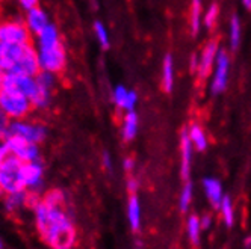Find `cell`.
<instances>
[{
    "instance_id": "obj_34",
    "label": "cell",
    "mask_w": 251,
    "mask_h": 249,
    "mask_svg": "<svg viewBox=\"0 0 251 249\" xmlns=\"http://www.w3.org/2000/svg\"><path fill=\"white\" fill-rule=\"evenodd\" d=\"M38 2H40V0H19L20 6H22L25 11H30V9H33V8H37V6H38Z\"/></svg>"
},
{
    "instance_id": "obj_1",
    "label": "cell",
    "mask_w": 251,
    "mask_h": 249,
    "mask_svg": "<svg viewBox=\"0 0 251 249\" xmlns=\"http://www.w3.org/2000/svg\"><path fill=\"white\" fill-rule=\"evenodd\" d=\"M0 189L6 195L26 189L23 179V162L12 154L0 162Z\"/></svg>"
},
{
    "instance_id": "obj_28",
    "label": "cell",
    "mask_w": 251,
    "mask_h": 249,
    "mask_svg": "<svg viewBox=\"0 0 251 249\" xmlns=\"http://www.w3.org/2000/svg\"><path fill=\"white\" fill-rule=\"evenodd\" d=\"M94 32H96V37H97V41L100 43V45L103 48L109 47V35H107V30H106V27L103 26L101 22L94 23Z\"/></svg>"
},
{
    "instance_id": "obj_36",
    "label": "cell",
    "mask_w": 251,
    "mask_h": 249,
    "mask_svg": "<svg viewBox=\"0 0 251 249\" xmlns=\"http://www.w3.org/2000/svg\"><path fill=\"white\" fill-rule=\"evenodd\" d=\"M127 190L130 193H135L138 190V180L133 179V177H130V179L127 180Z\"/></svg>"
},
{
    "instance_id": "obj_2",
    "label": "cell",
    "mask_w": 251,
    "mask_h": 249,
    "mask_svg": "<svg viewBox=\"0 0 251 249\" xmlns=\"http://www.w3.org/2000/svg\"><path fill=\"white\" fill-rule=\"evenodd\" d=\"M0 111L8 119H25L33 111V106L26 95L0 91Z\"/></svg>"
},
{
    "instance_id": "obj_25",
    "label": "cell",
    "mask_w": 251,
    "mask_h": 249,
    "mask_svg": "<svg viewBox=\"0 0 251 249\" xmlns=\"http://www.w3.org/2000/svg\"><path fill=\"white\" fill-rule=\"evenodd\" d=\"M25 197H26V189L20 190V192H14V193H8L6 195V208L9 211H15L19 207L25 205Z\"/></svg>"
},
{
    "instance_id": "obj_3",
    "label": "cell",
    "mask_w": 251,
    "mask_h": 249,
    "mask_svg": "<svg viewBox=\"0 0 251 249\" xmlns=\"http://www.w3.org/2000/svg\"><path fill=\"white\" fill-rule=\"evenodd\" d=\"M76 237H77L76 226L73 225L71 219H65L50 228L44 242L51 249H73L76 243Z\"/></svg>"
},
{
    "instance_id": "obj_21",
    "label": "cell",
    "mask_w": 251,
    "mask_h": 249,
    "mask_svg": "<svg viewBox=\"0 0 251 249\" xmlns=\"http://www.w3.org/2000/svg\"><path fill=\"white\" fill-rule=\"evenodd\" d=\"M201 0H192L191 2V14H189V29L192 37H195L201 26Z\"/></svg>"
},
{
    "instance_id": "obj_35",
    "label": "cell",
    "mask_w": 251,
    "mask_h": 249,
    "mask_svg": "<svg viewBox=\"0 0 251 249\" xmlns=\"http://www.w3.org/2000/svg\"><path fill=\"white\" fill-rule=\"evenodd\" d=\"M199 61H200L199 56L194 53V55L191 56V59H189V71H191V73H195V71L199 69Z\"/></svg>"
},
{
    "instance_id": "obj_13",
    "label": "cell",
    "mask_w": 251,
    "mask_h": 249,
    "mask_svg": "<svg viewBox=\"0 0 251 249\" xmlns=\"http://www.w3.org/2000/svg\"><path fill=\"white\" fill-rule=\"evenodd\" d=\"M217 53H218V43L217 41H210L201 51V56L199 61V79L204 80L212 71L213 61L217 59Z\"/></svg>"
},
{
    "instance_id": "obj_33",
    "label": "cell",
    "mask_w": 251,
    "mask_h": 249,
    "mask_svg": "<svg viewBox=\"0 0 251 249\" xmlns=\"http://www.w3.org/2000/svg\"><path fill=\"white\" fill-rule=\"evenodd\" d=\"M136 100H138L136 92H135V91H129L127 98H126V103H124V108H123V109H126L127 112H129V111H133L135 104H136Z\"/></svg>"
},
{
    "instance_id": "obj_31",
    "label": "cell",
    "mask_w": 251,
    "mask_h": 249,
    "mask_svg": "<svg viewBox=\"0 0 251 249\" xmlns=\"http://www.w3.org/2000/svg\"><path fill=\"white\" fill-rule=\"evenodd\" d=\"M218 12H220V9H218V5L217 3L210 5L209 11L204 15V24H206L207 29H212L215 26V23H217V20H218Z\"/></svg>"
},
{
    "instance_id": "obj_22",
    "label": "cell",
    "mask_w": 251,
    "mask_h": 249,
    "mask_svg": "<svg viewBox=\"0 0 251 249\" xmlns=\"http://www.w3.org/2000/svg\"><path fill=\"white\" fill-rule=\"evenodd\" d=\"M174 86V65L173 56L167 55L164 59V69H162V88L165 92H171Z\"/></svg>"
},
{
    "instance_id": "obj_27",
    "label": "cell",
    "mask_w": 251,
    "mask_h": 249,
    "mask_svg": "<svg viewBox=\"0 0 251 249\" xmlns=\"http://www.w3.org/2000/svg\"><path fill=\"white\" fill-rule=\"evenodd\" d=\"M221 213H223V221L227 226H231L233 225V219H235V216H233V205H231V200L230 197H223L221 200Z\"/></svg>"
},
{
    "instance_id": "obj_26",
    "label": "cell",
    "mask_w": 251,
    "mask_h": 249,
    "mask_svg": "<svg viewBox=\"0 0 251 249\" xmlns=\"http://www.w3.org/2000/svg\"><path fill=\"white\" fill-rule=\"evenodd\" d=\"M200 229H201L200 219L197 216H189V219H188V236H189V240L194 246H197L200 242V237H199Z\"/></svg>"
},
{
    "instance_id": "obj_24",
    "label": "cell",
    "mask_w": 251,
    "mask_h": 249,
    "mask_svg": "<svg viewBox=\"0 0 251 249\" xmlns=\"http://www.w3.org/2000/svg\"><path fill=\"white\" fill-rule=\"evenodd\" d=\"M239 41H241V24L238 15H233V19L230 22V47L233 51L238 50Z\"/></svg>"
},
{
    "instance_id": "obj_20",
    "label": "cell",
    "mask_w": 251,
    "mask_h": 249,
    "mask_svg": "<svg viewBox=\"0 0 251 249\" xmlns=\"http://www.w3.org/2000/svg\"><path fill=\"white\" fill-rule=\"evenodd\" d=\"M50 100H51V90L44 88V86H40V85L37 88V91H35L33 95L30 97V103L33 106V109H46V108H49Z\"/></svg>"
},
{
    "instance_id": "obj_11",
    "label": "cell",
    "mask_w": 251,
    "mask_h": 249,
    "mask_svg": "<svg viewBox=\"0 0 251 249\" xmlns=\"http://www.w3.org/2000/svg\"><path fill=\"white\" fill-rule=\"evenodd\" d=\"M43 174L44 168L38 160L23 163V179L27 190H38L43 184Z\"/></svg>"
},
{
    "instance_id": "obj_38",
    "label": "cell",
    "mask_w": 251,
    "mask_h": 249,
    "mask_svg": "<svg viewBox=\"0 0 251 249\" xmlns=\"http://www.w3.org/2000/svg\"><path fill=\"white\" fill-rule=\"evenodd\" d=\"M133 166H135V160H133L132 157L124 158V169H126V171L130 172V171L133 169Z\"/></svg>"
},
{
    "instance_id": "obj_29",
    "label": "cell",
    "mask_w": 251,
    "mask_h": 249,
    "mask_svg": "<svg viewBox=\"0 0 251 249\" xmlns=\"http://www.w3.org/2000/svg\"><path fill=\"white\" fill-rule=\"evenodd\" d=\"M35 79H37V83L40 86H44V88H49V90H51L53 88V83H55V74L53 73H49V71H44L41 69L40 73L35 76Z\"/></svg>"
},
{
    "instance_id": "obj_12",
    "label": "cell",
    "mask_w": 251,
    "mask_h": 249,
    "mask_svg": "<svg viewBox=\"0 0 251 249\" xmlns=\"http://www.w3.org/2000/svg\"><path fill=\"white\" fill-rule=\"evenodd\" d=\"M25 45L0 43V69H3L5 73H8V71L17 64V61L20 59Z\"/></svg>"
},
{
    "instance_id": "obj_40",
    "label": "cell",
    "mask_w": 251,
    "mask_h": 249,
    "mask_svg": "<svg viewBox=\"0 0 251 249\" xmlns=\"http://www.w3.org/2000/svg\"><path fill=\"white\" fill-rule=\"evenodd\" d=\"M242 3H244V6H245L247 9L251 11V0H242Z\"/></svg>"
},
{
    "instance_id": "obj_17",
    "label": "cell",
    "mask_w": 251,
    "mask_h": 249,
    "mask_svg": "<svg viewBox=\"0 0 251 249\" xmlns=\"http://www.w3.org/2000/svg\"><path fill=\"white\" fill-rule=\"evenodd\" d=\"M37 37H38V47H51L61 43V37H59L56 26H53L50 23L37 35Z\"/></svg>"
},
{
    "instance_id": "obj_32",
    "label": "cell",
    "mask_w": 251,
    "mask_h": 249,
    "mask_svg": "<svg viewBox=\"0 0 251 249\" xmlns=\"http://www.w3.org/2000/svg\"><path fill=\"white\" fill-rule=\"evenodd\" d=\"M127 94L129 91L126 90L124 86H117L115 91H114V103L118 106V108H124V103H126V98H127Z\"/></svg>"
},
{
    "instance_id": "obj_19",
    "label": "cell",
    "mask_w": 251,
    "mask_h": 249,
    "mask_svg": "<svg viewBox=\"0 0 251 249\" xmlns=\"http://www.w3.org/2000/svg\"><path fill=\"white\" fill-rule=\"evenodd\" d=\"M138 132V115L133 111H129L124 116V122H123V139L126 142L132 140L136 136Z\"/></svg>"
},
{
    "instance_id": "obj_8",
    "label": "cell",
    "mask_w": 251,
    "mask_h": 249,
    "mask_svg": "<svg viewBox=\"0 0 251 249\" xmlns=\"http://www.w3.org/2000/svg\"><path fill=\"white\" fill-rule=\"evenodd\" d=\"M5 144L12 156H15L19 160H22L23 163L26 162H33L38 160L40 157V148L38 144H32V142L26 140L25 137L9 135L5 139Z\"/></svg>"
},
{
    "instance_id": "obj_41",
    "label": "cell",
    "mask_w": 251,
    "mask_h": 249,
    "mask_svg": "<svg viewBox=\"0 0 251 249\" xmlns=\"http://www.w3.org/2000/svg\"><path fill=\"white\" fill-rule=\"evenodd\" d=\"M245 246H251V236H250V237H247V240H245Z\"/></svg>"
},
{
    "instance_id": "obj_6",
    "label": "cell",
    "mask_w": 251,
    "mask_h": 249,
    "mask_svg": "<svg viewBox=\"0 0 251 249\" xmlns=\"http://www.w3.org/2000/svg\"><path fill=\"white\" fill-rule=\"evenodd\" d=\"M40 71H41V65H40V59H38V50L35 48L33 43H29L25 45L20 59L17 61V64L8 71V73L35 77Z\"/></svg>"
},
{
    "instance_id": "obj_23",
    "label": "cell",
    "mask_w": 251,
    "mask_h": 249,
    "mask_svg": "<svg viewBox=\"0 0 251 249\" xmlns=\"http://www.w3.org/2000/svg\"><path fill=\"white\" fill-rule=\"evenodd\" d=\"M189 137H191V142L195 145V148L199 151H204L206 147H207V139H206V135L203 132V129L200 126H191L189 129Z\"/></svg>"
},
{
    "instance_id": "obj_5",
    "label": "cell",
    "mask_w": 251,
    "mask_h": 249,
    "mask_svg": "<svg viewBox=\"0 0 251 249\" xmlns=\"http://www.w3.org/2000/svg\"><path fill=\"white\" fill-rule=\"evenodd\" d=\"M38 59L41 69L53 74L62 73L67 65V53L62 41L51 47H38Z\"/></svg>"
},
{
    "instance_id": "obj_7",
    "label": "cell",
    "mask_w": 251,
    "mask_h": 249,
    "mask_svg": "<svg viewBox=\"0 0 251 249\" xmlns=\"http://www.w3.org/2000/svg\"><path fill=\"white\" fill-rule=\"evenodd\" d=\"M46 127L37 122H27L23 119H14L8 124V136H20L32 144H40L46 139Z\"/></svg>"
},
{
    "instance_id": "obj_10",
    "label": "cell",
    "mask_w": 251,
    "mask_h": 249,
    "mask_svg": "<svg viewBox=\"0 0 251 249\" xmlns=\"http://www.w3.org/2000/svg\"><path fill=\"white\" fill-rule=\"evenodd\" d=\"M217 73H215V77H213V82H212V86H210V91L212 94L218 95L221 94L226 86H227V79H228V55L224 51V50H220L217 53Z\"/></svg>"
},
{
    "instance_id": "obj_42",
    "label": "cell",
    "mask_w": 251,
    "mask_h": 249,
    "mask_svg": "<svg viewBox=\"0 0 251 249\" xmlns=\"http://www.w3.org/2000/svg\"><path fill=\"white\" fill-rule=\"evenodd\" d=\"M3 248V242H2V239H0V249Z\"/></svg>"
},
{
    "instance_id": "obj_18",
    "label": "cell",
    "mask_w": 251,
    "mask_h": 249,
    "mask_svg": "<svg viewBox=\"0 0 251 249\" xmlns=\"http://www.w3.org/2000/svg\"><path fill=\"white\" fill-rule=\"evenodd\" d=\"M127 218H129V224L132 229L138 231L141 226V207H139V201L135 193H130L129 205H127Z\"/></svg>"
},
{
    "instance_id": "obj_37",
    "label": "cell",
    "mask_w": 251,
    "mask_h": 249,
    "mask_svg": "<svg viewBox=\"0 0 251 249\" xmlns=\"http://www.w3.org/2000/svg\"><path fill=\"white\" fill-rule=\"evenodd\" d=\"M103 165H104V168L106 169H112V160H111V156H109V153H103Z\"/></svg>"
},
{
    "instance_id": "obj_15",
    "label": "cell",
    "mask_w": 251,
    "mask_h": 249,
    "mask_svg": "<svg viewBox=\"0 0 251 249\" xmlns=\"http://www.w3.org/2000/svg\"><path fill=\"white\" fill-rule=\"evenodd\" d=\"M180 148H182V179L188 180L191 171V156H192V142L189 137V132L186 129L182 130L180 135Z\"/></svg>"
},
{
    "instance_id": "obj_43",
    "label": "cell",
    "mask_w": 251,
    "mask_h": 249,
    "mask_svg": "<svg viewBox=\"0 0 251 249\" xmlns=\"http://www.w3.org/2000/svg\"><path fill=\"white\" fill-rule=\"evenodd\" d=\"M0 192H2V189H0Z\"/></svg>"
},
{
    "instance_id": "obj_4",
    "label": "cell",
    "mask_w": 251,
    "mask_h": 249,
    "mask_svg": "<svg viewBox=\"0 0 251 249\" xmlns=\"http://www.w3.org/2000/svg\"><path fill=\"white\" fill-rule=\"evenodd\" d=\"M0 43L8 44H29L32 43V33L25 20L9 19L0 22Z\"/></svg>"
},
{
    "instance_id": "obj_16",
    "label": "cell",
    "mask_w": 251,
    "mask_h": 249,
    "mask_svg": "<svg viewBox=\"0 0 251 249\" xmlns=\"http://www.w3.org/2000/svg\"><path fill=\"white\" fill-rule=\"evenodd\" d=\"M203 186H204V190H206V195L210 201V204L218 208L221 205V200H223V187H221V183L215 179H206L203 181Z\"/></svg>"
},
{
    "instance_id": "obj_39",
    "label": "cell",
    "mask_w": 251,
    "mask_h": 249,
    "mask_svg": "<svg viewBox=\"0 0 251 249\" xmlns=\"http://www.w3.org/2000/svg\"><path fill=\"white\" fill-rule=\"evenodd\" d=\"M210 222H212V218H210L209 215H206V216H203V218H201V221H200V226H201L203 229H206V228H209Z\"/></svg>"
},
{
    "instance_id": "obj_30",
    "label": "cell",
    "mask_w": 251,
    "mask_h": 249,
    "mask_svg": "<svg viewBox=\"0 0 251 249\" xmlns=\"http://www.w3.org/2000/svg\"><path fill=\"white\" fill-rule=\"evenodd\" d=\"M191 200H192V184L191 183H186L185 187H183V190H182V195H180V210L183 213L189 208Z\"/></svg>"
},
{
    "instance_id": "obj_9",
    "label": "cell",
    "mask_w": 251,
    "mask_h": 249,
    "mask_svg": "<svg viewBox=\"0 0 251 249\" xmlns=\"http://www.w3.org/2000/svg\"><path fill=\"white\" fill-rule=\"evenodd\" d=\"M38 83L35 77L30 76H23V74H11L5 73L3 77V85L0 91H8V92H17L26 97H32L33 92L37 91Z\"/></svg>"
},
{
    "instance_id": "obj_14",
    "label": "cell",
    "mask_w": 251,
    "mask_h": 249,
    "mask_svg": "<svg viewBox=\"0 0 251 249\" xmlns=\"http://www.w3.org/2000/svg\"><path fill=\"white\" fill-rule=\"evenodd\" d=\"M25 22H26V26L29 27L32 35H38L49 24V17L40 6H37L30 11H26V20Z\"/></svg>"
}]
</instances>
